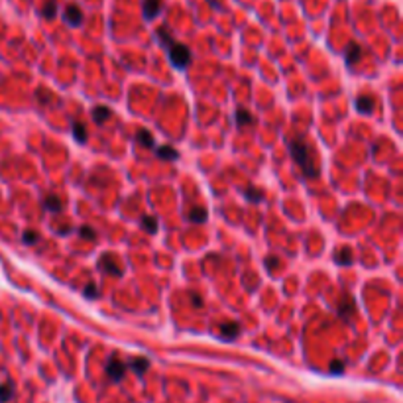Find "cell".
Here are the masks:
<instances>
[{
	"instance_id": "30",
	"label": "cell",
	"mask_w": 403,
	"mask_h": 403,
	"mask_svg": "<svg viewBox=\"0 0 403 403\" xmlns=\"http://www.w3.org/2000/svg\"><path fill=\"white\" fill-rule=\"evenodd\" d=\"M266 264H268V269H273L280 264V260H277L275 256H268V258H266Z\"/></svg>"
},
{
	"instance_id": "10",
	"label": "cell",
	"mask_w": 403,
	"mask_h": 403,
	"mask_svg": "<svg viewBox=\"0 0 403 403\" xmlns=\"http://www.w3.org/2000/svg\"><path fill=\"white\" fill-rule=\"evenodd\" d=\"M128 368L132 370V372H136L138 376H144V374L148 372L149 368V360L144 358V356H138V358H132L130 362H128Z\"/></svg>"
},
{
	"instance_id": "16",
	"label": "cell",
	"mask_w": 403,
	"mask_h": 403,
	"mask_svg": "<svg viewBox=\"0 0 403 403\" xmlns=\"http://www.w3.org/2000/svg\"><path fill=\"white\" fill-rule=\"evenodd\" d=\"M156 36L160 38V42H162V45H164V47H167V49H169L171 45L175 44V40H173V36H171V32L167 30V26H160V28H158V32H156Z\"/></svg>"
},
{
	"instance_id": "13",
	"label": "cell",
	"mask_w": 403,
	"mask_h": 403,
	"mask_svg": "<svg viewBox=\"0 0 403 403\" xmlns=\"http://www.w3.org/2000/svg\"><path fill=\"white\" fill-rule=\"evenodd\" d=\"M156 156L160 160H169V162H175L179 158V151L173 148V146H162V148L156 149Z\"/></svg>"
},
{
	"instance_id": "24",
	"label": "cell",
	"mask_w": 403,
	"mask_h": 403,
	"mask_svg": "<svg viewBox=\"0 0 403 403\" xmlns=\"http://www.w3.org/2000/svg\"><path fill=\"white\" fill-rule=\"evenodd\" d=\"M22 242L28 244V246H36V244L40 242V234L34 232V230H26V232L22 234Z\"/></svg>"
},
{
	"instance_id": "7",
	"label": "cell",
	"mask_w": 403,
	"mask_h": 403,
	"mask_svg": "<svg viewBox=\"0 0 403 403\" xmlns=\"http://www.w3.org/2000/svg\"><path fill=\"white\" fill-rule=\"evenodd\" d=\"M344 59H346V65L352 67L354 63H358L362 59V47L356 42H350L346 45V51H344Z\"/></svg>"
},
{
	"instance_id": "25",
	"label": "cell",
	"mask_w": 403,
	"mask_h": 403,
	"mask_svg": "<svg viewBox=\"0 0 403 403\" xmlns=\"http://www.w3.org/2000/svg\"><path fill=\"white\" fill-rule=\"evenodd\" d=\"M83 295L87 299H97L99 295H101V291H99V287H97V284H87L85 285V289H83Z\"/></svg>"
},
{
	"instance_id": "17",
	"label": "cell",
	"mask_w": 403,
	"mask_h": 403,
	"mask_svg": "<svg viewBox=\"0 0 403 403\" xmlns=\"http://www.w3.org/2000/svg\"><path fill=\"white\" fill-rule=\"evenodd\" d=\"M40 14L44 16L45 20H53V18L57 16V2H55V0H47L44 6H42Z\"/></svg>"
},
{
	"instance_id": "23",
	"label": "cell",
	"mask_w": 403,
	"mask_h": 403,
	"mask_svg": "<svg viewBox=\"0 0 403 403\" xmlns=\"http://www.w3.org/2000/svg\"><path fill=\"white\" fill-rule=\"evenodd\" d=\"M334 262L340 264V266L352 264V252H350V250H340V252H336V254H334Z\"/></svg>"
},
{
	"instance_id": "1",
	"label": "cell",
	"mask_w": 403,
	"mask_h": 403,
	"mask_svg": "<svg viewBox=\"0 0 403 403\" xmlns=\"http://www.w3.org/2000/svg\"><path fill=\"white\" fill-rule=\"evenodd\" d=\"M289 153H291V158L297 162V165L303 169V173H305L307 177H317V175H319V169H317V165L313 164L309 146H307L303 140H291V142H289Z\"/></svg>"
},
{
	"instance_id": "2",
	"label": "cell",
	"mask_w": 403,
	"mask_h": 403,
	"mask_svg": "<svg viewBox=\"0 0 403 403\" xmlns=\"http://www.w3.org/2000/svg\"><path fill=\"white\" fill-rule=\"evenodd\" d=\"M193 59V53H191V49L187 47L185 44H175L169 47V61H171V65L175 67V69H185L189 63Z\"/></svg>"
},
{
	"instance_id": "11",
	"label": "cell",
	"mask_w": 403,
	"mask_h": 403,
	"mask_svg": "<svg viewBox=\"0 0 403 403\" xmlns=\"http://www.w3.org/2000/svg\"><path fill=\"white\" fill-rule=\"evenodd\" d=\"M110 116H112V112H110V108H108V106L99 105V106H95V108H92V122H95V124H99V126H101V124H105Z\"/></svg>"
},
{
	"instance_id": "12",
	"label": "cell",
	"mask_w": 403,
	"mask_h": 403,
	"mask_svg": "<svg viewBox=\"0 0 403 403\" xmlns=\"http://www.w3.org/2000/svg\"><path fill=\"white\" fill-rule=\"evenodd\" d=\"M356 110H358L360 114H370L374 110V99L372 97H368V95H362L356 99Z\"/></svg>"
},
{
	"instance_id": "32",
	"label": "cell",
	"mask_w": 403,
	"mask_h": 403,
	"mask_svg": "<svg viewBox=\"0 0 403 403\" xmlns=\"http://www.w3.org/2000/svg\"><path fill=\"white\" fill-rule=\"evenodd\" d=\"M71 230H73L71 226H61V228H59V230H57V232H59V234H69Z\"/></svg>"
},
{
	"instance_id": "9",
	"label": "cell",
	"mask_w": 403,
	"mask_h": 403,
	"mask_svg": "<svg viewBox=\"0 0 403 403\" xmlns=\"http://www.w3.org/2000/svg\"><path fill=\"white\" fill-rule=\"evenodd\" d=\"M219 329H221V334H223L224 338H228V340H234V338H238L240 332H242L240 323H223Z\"/></svg>"
},
{
	"instance_id": "18",
	"label": "cell",
	"mask_w": 403,
	"mask_h": 403,
	"mask_svg": "<svg viewBox=\"0 0 403 403\" xmlns=\"http://www.w3.org/2000/svg\"><path fill=\"white\" fill-rule=\"evenodd\" d=\"M256 118L252 116V112H248L246 108H238L236 110V124L238 126H246V124H254Z\"/></svg>"
},
{
	"instance_id": "3",
	"label": "cell",
	"mask_w": 403,
	"mask_h": 403,
	"mask_svg": "<svg viewBox=\"0 0 403 403\" xmlns=\"http://www.w3.org/2000/svg\"><path fill=\"white\" fill-rule=\"evenodd\" d=\"M126 370H128V364L122 362L118 356H112V358L106 362V376L112 382H120L126 376Z\"/></svg>"
},
{
	"instance_id": "22",
	"label": "cell",
	"mask_w": 403,
	"mask_h": 403,
	"mask_svg": "<svg viewBox=\"0 0 403 403\" xmlns=\"http://www.w3.org/2000/svg\"><path fill=\"white\" fill-rule=\"evenodd\" d=\"M142 226L146 228V232H158V228H160V224H158V221H156V216H149V214H146V216H142Z\"/></svg>"
},
{
	"instance_id": "20",
	"label": "cell",
	"mask_w": 403,
	"mask_h": 403,
	"mask_svg": "<svg viewBox=\"0 0 403 403\" xmlns=\"http://www.w3.org/2000/svg\"><path fill=\"white\" fill-rule=\"evenodd\" d=\"M71 130H73V138L79 142V144H85V142H87V128H85V124L75 122Z\"/></svg>"
},
{
	"instance_id": "26",
	"label": "cell",
	"mask_w": 403,
	"mask_h": 403,
	"mask_svg": "<svg viewBox=\"0 0 403 403\" xmlns=\"http://www.w3.org/2000/svg\"><path fill=\"white\" fill-rule=\"evenodd\" d=\"M262 197H264V193L260 189H254V187L246 189V201H250V203H260Z\"/></svg>"
},
{
	"instance_id": "15",
	"label": "cell",
	"mask_w": 403,
	"mask_h": 403,
	"mask_svg": "<svg viewBox=\"0 0 403 403\" xmlns=\"http://www.w3.org/2000/svg\"><path fill=\"white\" fill-rule=\"evenodd\" d=\"M44 207L45 210H49V212H59L63 209V203H61V199L57 195H47L44 199Z\"/></svg>"
},
{
	"instance_id": "8",
	"label": "cell",
	"mask_w": 403,
	"mask_h": 403,
	"mask_svg": "<svg viewBox=\"0 0 403 403\" xmlns=\"http://www.w3.org/2000/svg\"><path fill=\"white\" fill-rule=\"evenodd\" d=\"M354 313H356V303H354V299L344 295V297L340 299V303H338V315L343 317L344 321H350Z\"/></svg>"
},
{
	"instance_id": "5",
	"label": "cell",
	"mask_w": 403,
	"mask_h": 403,
	"mask_svg": "<svg viewBox=\"0 0 403 403\" xmlns=\"http://www.w3.org/2000/svg\"><path fill=\"white\" fill-rule=\"evenodd\" d=\"M99 268L103 269L108 275H122V268L118 266L116 258L112 254H105L99 258Z\"/></svg>"
},
{
	"instance_id": "4",
	"label": "cell",
	"mask_w": 403,
	"mask_h": 403,
	"mask_svg": "<svg viewBox=\"0 0 403 403\" xmlns=\"http://www.w3.org/2000/svg\"><path fill=\"white\" fill-rule=\"evenodd\" d=\"M63 20H65V24H69L73 28H79L83 24V20H85L81 6L79 4H67L65 10H63Z\"/></svg>"
},
{
	"instance_id": "31",
	"label": "cell",
	"mask_w": 403,
	"mask_h": 403,
	"mask_svg": "<svg viewBox=\"0 0 403 403\" xmlns=\"http://www.w3.org/2000/svg\"><path fill=\"white\" fill-rule=\"evenodd\" d=\"M191 301H193V307H203V299L201 297H197V295H191Z\"/></svg>"
},
{
	"instance_id": "6",
	"label": "cell",
	"mask_w": 403,
	"mask_h": 403,
	"mask_svg": "<svg viewBox=\"0 0 403 403\" xmlns=\"http://www.w3.org/2000/svg\"><path fill=\"white\" fill-rule=\"evenodd\" d=\"M164 10V2L162 0H144V6H142V12H144V18L146 20H153L162 14Z\"/></svg>"
},
{
	"instance_id": "19",
	"label": "cell",
	"mask_w": 403,
	"mask_h": 403,
	"mask_svg": "<svg viewBox=\"0 0 403 403\" xmlns=\"http://www.w3.org/2000/svg\"><path fill=\"white\" fill-rule=\"evenodd\" d=\"M14 397V384L12 382H6L0 386V403L10 401Z\"/></svg>"
},
{
	"instance_id": "28",
	"label": "cell",
	"mask_w": 403,
	"mask_h": 403,
	"mask_svg": "<svg viewBox=\"0 0 403 403\" xmlns=\"http://www.w3.org/2000/svg\"><path fill=\"white\" fill-rule=\"evenodd\" d=\"M79 234H81L83 238L97 240V234H95V230H92L90 226H81V228H79Z\"/></svg>"
},
{
	"instance_id": "29",
	"label": "cell",
	"mask_w": 403,
	"mask_h": 403,
	"mask_svg": "<svg viewBox=\"0 0 403 403\" xmlns=\"http://www.w3.org/2000/svg\"><path fill=\"white\" fill-rule=\"evenodd\" d=\"M36 97H38V101H40V103L44 101V105H49V103H51V95H49V92H45L44 89L38 90V92H36Z\"/></svg>"
},
{
	"instance_id": "21",
	"label": "cell",
	"mask_w": 403,
	"mask_h": 403,
	"mask_svg": "<svg viewBox=\"0 0 403 403\" xmlns=\"http://www.w3.org/2000/svg\"><path fill=\"white\" fill-rule=\"evenodd\" d=\"M189 219H191V223H205V221H207V209H203V207H193L191 212H189Z\"/></svg>"
},
{
	"instance_id": "14",
	"label": "cell",
	"mask_w": 403,
	"mask_h": 403,
	"mask_svg": "<svg viewBox=\"0 0 403 403\" xmlns=\"http://www.w3.org/2000/svg\"><path fill=\"white\" fill-rule=\"evenodd\" d=\"M136 142L140 144V146H144V148H153V136L149 130L146 128H140L138 132H136Z\"/></svg>"
},
{
	"instance_id": "27",
	"label": "cell",
	"mask_w": 403,
	"mask_h": 403,
	"mask_svg": "<svg viewBox=\"0 0 403 403\" xmlns=\"http://www.w3.org/2000/svg\"><path fill=\"white\" fill-rule=\"evenodd\" d=\"M344 372V362L343 360H332L330 362V374H334V376H338V374Z\"/></svg>"
}]
</instances>
